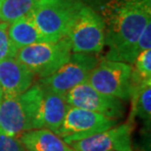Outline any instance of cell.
<instances>
[{"instance_id":"1","label":"cell","mask_w":151,"mask_h":151,"mask_svg":"<svg viewBox=\"0 0 151 151\" xmlns=\"http://www.w3.org/2000/svg\"><path fill=\"white\" fill-rule=\"evenodd\" d=\"M105 23L104 59L132 65L135 44L151 22V0H91L88 4Z\"/></svg>"},{"instance_id":"2","label":"cell","mask_w":151,"mask_h":151,"mask_svg":"<svg viewBox=\"0 0 151 151\" xmlns=\"http://www.w3.org/2000/svg\"><path fill=\"white\" fill-rule=\"evenodd\" d=\"M41 98L42 88L37 83L20 95L3 97L0 103V131L19 137L24 132L39 129Z\"/></svg>"},{"instance_id":"3","label":"cell","mask_w":151,"mask_h":151,"mask_svg":"<svg viewBox=\"0 0 151 151\" xmlns=\"http://www.w3.org/2000/svg\"><path fill=\"white\" fill-rule=\"evenodd\" d=\"M83 4L81 0H40L31 15L47 41H58L67 37Z\"/></svg>"},{"instance_id":"4","label":"cell","mask_w":151,"mask_h":151,"mask_svg":"<svg viewBox=\"0 0 151 151\" xmlns=\"http://www.w3.org/2000/svg\"><path fill=\"white\" fill-rule=\"evenodd\" d=\"M71 45L68 38L45 41L19 49L16 58L26 65L35 77L46 78L62 67L70 59Z\"/></svg>"},{"instance_id":"5","label":"cell","mask_w":151,"mask_h":151,"mask_svg":"<svg viewBox=\"0 0 151 151\" xmlns=\"http://www.w3.org/2000/svg\"><path fill=\"white\" fill-rule=\"evenodd\" d=\"M72 53L97 54L105 47V23L91 8L83 4L68 32Z\"/></svg>"},{"instance_id":"6","label":"cell","mask_w":151,"mask_h":151,"mask_svg":"<svg viewBox=\"0 0 151 151\" xmlns=\"http://www.w3.org/2000/svg\"><path fill=\"white\" fill-rule=\"evenodd\" d=\"M86 83L105 95L127 101L132 91V65L102 59L91 71Z\"/></svg>"},{"instance_id":"7","label":"cell","mask_w":151,"mask_h":151,"mask_svg":"<svg viewBox=\"0 0 151 151\" xmlns=\"http://www.w3.org/2000/svg\"><path fill=\"white\" fill-rule=\"evenodd\" d=\"M100 61L93 54L72 53L70 59L55 73L38 78L37 83L45 89L65 95L75 86L86 83L90 73Z\"/></svg>"},{"instance_id":"8","label":"cell","mask_w":151,"mask_h":151,"mask_svg":"<svg viewBox=\"0 0 151 151\" xmlns=\"http://www.w3.org/2000/svg\"><path fill=\"white\" fill-rule=\"evenodd\" d=\"M119 120L92 111L70 106L58 132L66 143L77 141L105 132L117 126Z\"/></svg>"},{"instance_id":"9","label":"cell","mask_w":151,"mask_h":151,"mask_svg":"<svg viewBox=\"0 0 151 151\" xmlns=\"http://www.w3.org/2000/svg\"><path fill=\"white\" fill-rule=\"evenodd\" d=\"M65 98L72 107L92 111L113 119L120 120L125 114L122 100L97 91L87 83L75 86L66 93Z\"/></svg>"},{"instance_id":"10","label":"cell","mask_w":151,"mask_h":151,"mask_svg":"<svg viewBox=\"0 0 151 151\" xmlns=\"http://www.w3.org/2000/svg\"><path fill=\"white\" fill-rule=\"evenodd\" d=\"M68 144L74 151H132V125L118 124L105 132Z\"/></svg>"},{"instance_id":"11","label":"cell","mask_w":151,"mask_h":151,"mask_svg":"<svg viewBox=\"0 0 151 151\" xmlns=\"http://www.w3.org/2000/svg\"><path fill=\"white\" fill-rule=\"evenodd\" d=\"M35 76L17 58L0 62V88L3 97L20 95L35 83Z\"/></svg>"},{"instance_id":"12","label":"cell","mask_w":151,"mask_h":151,"mask_svg":"<svg viewBox=\"0 0 151 151\" xmlns=\"http://www.w3.org/2000/svg\"><path fill=\"white\" fill-rule=\"evenodd\" d=\"M42 88V98L38 115L39 129H46L58 134L64 121L65 115L70 105L65 95L58 94L48 89Z\"/></svg>"},{"instance_id":"13","label":"cell","mask_w":151,"mask_h":151,"mask_svg":"<svg viewBox=\"0 0 151 151\" xmlns=\"http://www.w3.org/2000/svg\"><path fill=\"white\" fill-rule=\"evenodd\" d=\"M27 151H74L61 137L46 129H35L18 137Z\"/></svg>"},{"instance_id":"14","label":"cell","mask_w":151,"mask_h":151,"mask_svg":"<svg viewBox=\"0 0 151 151\" xmlns=\"http://www.w3.org/2000/svg\"><path fill=\"white\" fill-rule=\"evenodd\" d=\"M8 35L18 50L32 44L47 41L35 25L32 15L12 22L8 25Z\"/></svg>"},{"instance_id":"15","label":"cell","mask_w":151,"mask_h":151,"mask_svg":"<svg viewBox=\"0 0 151 151\" xmlns=\"http://www.w3.org/2000/svg\"><path fill=\"white\" fill-rule=\"evenodd\" d=\"M129 98L132 103V116H137L149 126L151 120V81H144L139 86L132 89Z\"/></svg>"},{"instance_id":"16","label":"cell","mask_w":151,"mask_h":151,"mask_svg":"<svg viewBox=\"0 0 151 151\" xmlns=\"http://www.w3.org/2000/svg\"><path fill=\"white\" fill-rule=\"evenodd\" d=\"M40 0H3L0 9V22H12L31 15Z\"/></svg>"},{"instance_id":"17","label":"cell","mask_w":151,"mask_h":151,"mask_svg":"<svg viewBox=\"0 0 151 151\" xmlns=\"http://www.w3.org/2000/svg\"><path fill=\"white\" fill-rule=\"evenodd\" d=\"M146 81H151V49L140 52L132 65V89Z\"/></svg>"},{"instance_id":"18","label":"cell","mask_w":151,"mask_h":151,"mask_svg":"<svg viewBox=\"0 0 151 151\" xmlns=\"http://www.w3.org/2000/svg\"><path fill=\"white\" fill-rule=\"evenodd\" d=\"M18 51L9 37L8 24L0 22V62L6 59L16 58Z\"/></svg>"},{"instance_id":"19","label":"cell","mask_w":151,"mask_h":151,"mask_svg":"<svg viewBox=\"0 0 151 151\" xmlns=\"http://www.w3.org/2000/svg\"><path fill=\"white\" fill-rule=\"evenodd\" d=\"M0 151H27L18 137H10L0 131Z\"/></svg>"},{"instance_id":"20","label":"cell","mask_w":151,"mask_h":151,"mask_svg":"<svg viewBox=\"0 0 151 151\" xmlns=\"http://www.w3.org/2000/svg\"><path fill=\"white\" fill-rule=\"evenodd\" d=\"M151 49V22H149L141 32L135 44V52L138 55L144 50Z\"/></svg>"},{"instance_id":"21","label":"cell","mask_w":151,"mask_h":151,"mask_svg":"<svg viewBox=\"0 0 151 151\" xmlns=\"http://www.w3.org/2000/svg\"><path fill=\"white\" fill-rule=\"evenodd\" d=\"M2 98H3V92H2V90H1V88H0V102H1V100H2Z\"/></svg>"},{"instance_id":"22","label":"cell","mask_w":151,"mask_h":151,"mask_svg":"<svg viewBox=\"0 0 151 151\" xmlns=\"http://www.w3.org/2000/svg\"><path fill=\"white\" fill-rule=\"evenodd\" d=\"M2 2H3V0H0V9H1V5H2Z\"/></svg>"}]
</instances>
